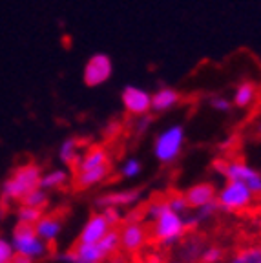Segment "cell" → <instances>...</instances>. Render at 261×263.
I'll return each mask as SVG.
<instances>
[{
  "label": "cell",
  "mask_w": 261,
  "mask_h": 263,
  "mask_svg": "<svg viewBox=\"0 0 261 263\" xmlns=\"http://www.w3.org/2000/svg\"><path fill=\"white\" fill-rule=\"evenodd\" d=\"M144 223H150V239L161 249L177 247L188 234L187 216L177 214L168 206L166 197L157 196L141 209Z\"/></svg>",
  "instance_id": "cell-1"
},
{
  "label": "cell",
  "mask_w": 261,
  "mask_h": 263,
  "mask_svg": "<svg viewBox=\"0 0 261 263\" xmlns=\"http://www.w3.org/2000/svg\"><path fill=\"white\" fill-rule=\"evenodd\" d=\"M73 185L79 190H90L106 183L111 174V157L104 144H90L84 148L73 164Z\"/></svg>",
  "instance_id": "cell-2"
},
{
  "label": "cell",
  "mask_w": 261,
  "mask_h": 263,
  "mask_svg": "<svg viewBox=\"0 0 261 263\" xmlns=\"http://www.w3.org/2000/svg\"><path fill=\"white\" fill-rule=\"evenodd\" d=\"M44 170L37 163L18 164L2 183H0V201L4 205L22 203L24 197L35 189H41V177Z\"/></svg>",
  "instance_id": "cell-3"
},
{
  "label": "cell",
  "mask_w": 261,
  "mask_h": 263,
  "mask_svg": "<svg viewBox=\"0 0 261 263\" xmlns=\"http://www.w3.org/2000/svg\"><path fill=\"white\" fill-rule=\"evenodd\" d=\"M121 251L119 232L111 230L106 238L99 243H75L71 249H66L55 254L61 263H106Z\"/></svg>",
  "instance_id": "cell-4"
},
{
  "label": "cell",
  "mask_w": 261,
  "mask_h": 263,
  "mask_svg": "<svg viewBox=\"0 0 261 263\" xmlns=\"http://www.w3.org/2000/svg\"><path fill=\"white\" fill-rule=\"evenodd\" d=\"M214 170L225 181L245 185L256 197H261V170L239 157H221L214 161Z\"/></svg>",
  "instance_id": "cell-5"
},
{
  "label": "cell",
  "mask_w": 261,
  "mask_h": 263,
  "mask_svg": "<svg viewBox=\"0 0 261 263\" xmlns=\"http://www.w3.org/2000/svg\"><path fill=\"white\" fill-rule=\"evenodd\" d=\"M184 143H187V132L183 124H168L155 136L152 152L161 164H174L183 154Z\"/></svg>",
  "instance_id": "cell-6"
},
{
  "label": "cell",
  "mask_w": 261,
  "mask_h": 263,
  "mask_svg": "<svg viewBox=\"0 0 261 263\" xmlns=\"http://www.w3.org/2000/svg\"><path fill=\"white\" fill-rule=\"evenodd\" d=\"M119 232V243H121V251L128 254L143 251L146 243L150 241V230L143 219L141 209L130 210L124 214L123 225L117 229Z\"/></svg>",
  "instance_id": "cell-7"
},
{
  "label": "cell",
  "mask_w": 261,
  "mask_h": 263,
  "mask_svg": "<svg viewBox=\"0 0 261 263\" xmlns=\"http://www.w3.org/2000/svg\"><path fill=\"white\" fill-rule=\"evenodd\" d=\"M9 241H11L15 256H21L33 263L48 258L49 254V245L35 232L33 227L15 225L11 236H9Z\"/></svg>",
  "instance_id": "cell-8"
},
{
  "label": "cell",
  "mask_w": 261,
  "mask_h": 263,
  "mask_svg": "<svg viewBox=\"0 0 261 263\" xmlns=\"http://www.w3.org/2000/svg\"><path fill=\"white\" fill-rule=\"evenodd\" d=\"M257 197L241 183H232V181H225V185L217 189L216 203L219 210L229 214L245 212L252 209Z\"/></svg>",
  "instance_id": "cell-9"
},
{
  "label": "cell",
  "mask_w": 261,
  "mask_h": 263,
  "mask_svg": "<svg viewBox=\"0 0 261 263\" xmlns=\"http://www.w3.org/2000/svg\"><path fill=\"white\" fill-rule=\"evenodd\" d=\"M144 192L141 189H123L104 192L95 199V205L99 210L102 209H117V210H135L143 203Z\"/></svg>",
  "instance_id": "cell-10"
},
{
  "label": "cell",
  "mask_w": 261,
  "mask_h": 263,
  "mask_svg": "<svg viewBox=\"0 0 261 263\" xmlns=\"http://www.w3.org/2000/svg\"><path fill=\"white\" fill-rule=\"evenodd\" d=\"M111 73H114V62H111L110 55L106 53H94L84 64V71H82V81L86 86L97 88L104 82L110 81Z\"/></svg>",
  "instance_id": "cell-11"
},
{
  "label": "cell",
  "mask_w": 261,
  "mask_h": 263,
  "mask_svg": "<svg viewBox=\"0 0 261 263\" xmlns=\"http://www.w3.org/2000/svg\"><path fill=\"white\" fill-rule=\"evenodd\" d=\"M121 103H123L124 111L134 117L146 115L152 111V93L141 86L128 84L121 91Z\"/></svg>",
  "instance_id": "cell-12"
},
{
  "label": "cell",
  "mask_w": 261,
  "mask_h": 263,
  "mask_svg": "<svg viewBox=\"0 0 261 263\" xmlns=\"http://www.w3.org/2000/svg\"><path fill=\"white\" fill-rule=\"evenodd\" d=\"M111 230H117V229H111L108 219L104 218V214L99 210V212L91 214L90 218L84 221L81 232H79L77 243H99L106 238Z\"/></svg>",
  "instance_id": "cell-13"
},
{
  "label": "cell",
  "mask_w": 261,
  "mask_h": 263,
  "mask_svg": "<svg viewBox=\"0 0 261 263\" xmlns=\"http://www.w3.org/2000/svg\"><path fill=\"white\" fill-rule=\"evenodd\" d=\"M207 245V239L201 232H190L176 247V259H179L181 263H199L201 254Z\"/></svg>",
  "instance_id": "cell-14"
},
{
  "label": "cell",
  "mask_w": 261,
  "mask_h": 263,
  "mask_svg": "<svg viewBox=\"0 0 261 263\" xmlns=\"http://www.w3.org/2000/svg\"><path fill=\"white\" fill-rule=\"evenodd\" d=\"M217 196V189L208 183V181H201V183H196L190 189L184 192V197H187V203L190 206V210L194 209H201V206L208 205V203L216 201Z\"/></svg>",
  "instance_id": "cell-15"
},
{
  "label": "cell",
  "mask_w": 261,
  "mask_h": 263,
  "mask_svg": "<svg viewBox=\"0 0 261 263\" xmlns=\"http://www.w3.org/2000/svg\"><path fill=\"white\" fill-rule=\"evenodd\" d=\"M35 232L48 243L49 247L55 245L57 239L62 234V219L59 218L57 214H42V218L35 223Z\"/></svg>",
  "instance_id": "cell-16"
},
{
  "label": "cell",
  "mask_w": 261,
  "mask_h": 263,
  "mask_svg": "<svg viewBox=\"0 0 261 263\" xmlns=\"http://www.w3.org/2000/svg\"><path fill=\"white\" fill-rule=\"evenodd\" d=\"M179 101H181V95L176 88L163 86L152 93V111H154V114L170 111L179 104Z\"/></svg>",
  "instance_id": "cell-17"
},
{
  "label": "cell",
  "mask_w": 261,
  "mask_h": 263,
  "mask_svg": "<svg viewBox=\"0 0 261 263\" xmlns=\"http://www.w3.org/2000/svg\"><path fill=\"white\" fill-rule=\"evenodd\" d=\"M73 179L69 168L66 166H57V168H49L46 172H42L41 177V189L46 192H53V190H61L66 185H69Z\"/></svg>",
  "instance_id": "cell-18"
},
{
  "label": "cell",
  "mask_w": 261,
  "mask_h": 263,
  "mask_svg": "<svg viewBox=\"0 0 261 263\" xmlns=\"http://www.w3.org/2000/svg\"><path fill=\"white\" fill-rule=\"evenodd\" d=\"M219 212V206L217 203H208V205L201 206V209H194L187 214V223H188V229L190 232H199L201 227H204L207 223L214 221V218L217 216Z\"/></svg>",
  "instance_id": "cell-19"
},
{
  "label": "cell",
  "mask_w": 261,
  "mask_h": 263,
  "mask_svg": "<svg viewBox=\"0 0 261 263\" xmlns=\"http://www.w3.org/2000/svg\"><path fill=\"white\" fill-rule=\"evenodd\" d=\"M82 150L84 148L81 146V141L77 137H66L62 139V143L59 144V150H57V157H59V163L66 168H73V164L77 163V159L81 157Z\"/></svg>",
  "instance_id": "cell-20"
},
{
  "label": "cell",
  "mask_w": 261,
  "mask_h": 263,
  "mask_svg": "<svg viewBox=\"0 0 261 263\" xmlns=\"http://www.w3.org/2000/svg\"><path fill=\"white\" fill-rule=\"evenodd\" d=\"M257 101V86L252 81H243L239 82L234 90L232 95V104L239 110H249L254 106Z\"/></svg>",
  "instance_id": "cell-21"
},
{
  "label": "cell",
  "mask_w": 261,
  "mask_h": 263,
  "mask_svg": "<svg viewBox=\"0 0 261 263\" xmlns=\"http://www.w3.org/2000/svg\"><path fill=\"white\" fill-rule=\"evenodd\" d=\"M225 263H261V241L245 243L237 247Z\"/></svg>",
  "instance_id": "cell-22"
},
{
  "label": "cell",
  "mask_w": 261,
  "mask_h": 263,
  "mask_svg": "<svg viewBox=\"0 0 261 263\" xmlns=\"http://www.w3.org/2000/svg\"><path fill=\"white\" fill-rule=\"evenodd\" d=\"M42 210L37 209H31L28 205H18L15 210V219H16V225H24V227H35V223L42 218Z\"/></svg>",
  "instance_id": "cell-23"
},
{
  "label": "cell",
  "mask_w": 261,
  "mask_h": 263,
  "mask_svg": "<svg viewBox=\"0 0 261 263\" xmlns=\"http://www.w3.org/2000/svg\"><path fill=\"white\" fill-rule=\"evenodd\" d=\"M143 174V163L137 157H128L119 164V176L123 179H135Z\"/></svg>",
  "instance_id": "cell-24"
},
{
  "label": "cell",
  "mask_w": 261,
  "mask_h": 263,
  "mask_svg": "<svg viewBox=\"0 0 261 263\" xmlns=\"http://www.w3.org/2000/svg\"><path fill=\"white\" fill-rule=\"evenodd\" d=\"M48 203H49V192H46V190H42V189H35L33 192H29L28 196L24 197L22 205H28V206H31V209H37L44 212ZM18 205H21V203H18Z\"/></svg>",
  "instance_id": "cell-25"
},
{
  "label": "cell",
  "mask_w": 261,
  "mask_h": 263,
  "mask_svg": "<svg viewBox=\"0 0 261 263\" xmlns=\"http://www.w3.org/2000/svg\"><path fill=\"white\" fill-rule=\"evenodd\" d=\"M225 261H227V254H225L223 247L210 245V243L204 247V251L199 259V263H225Z\"/></svg>",
  "instance_id": "cell-26"
},
{
  "label": "cell",
  "mask_w": 261,
  "mask_h": 263,
  "mask_svg": "<svg viewBox=\"0 0 261 263\" xmlns=\"http://www.w3.org/2000/svg\"><path fill=\"white\" fill-rule=\"evenodd\" d=\"M166 197V203L168 206H170L174 212L177 214H183V216H187L188 212H190V206H188L187 203V197H184V192H170Z\"/></svg>",
  "instance_id": "cell-27"
},
{
  "label": "cell",
  "mask_w": 261,
  "mask_h": 263,
  "mask_svg": "<svg viewBox=\"0 0 261 263\" xmlns=\"http://www.w3.org/2000/svg\"><path fill=\"white\" fill-rule=\"evenodd\" d=\"M207 101L208 106L212 108L214 111H219V114H230L234 108L232 99H227L225 95H210Z\"/></svg>",
  "instance_id": "cell-28"
},
{
  "label": "cell",
  "mask_w": 261,
  "mask_h": 263,
  "mask_svg": "<svg viewBox=\"0 0 261 263\" xmlns=\"http://www.w3.org/2000/svg\"><path fill=\"white\" fill-rule=\"evenodd\" d=\"M154 124V117L150 114L146 115H139V117H134V123H132V130H134L135 136H144L148 130Z\"/></svg>",
  "instance_id": "cell-29"
},
{
  "label": "cell",
  "mask_w": 261,
  "mask_h": 263,
  "mask_svg": "<svg viewBox=\"0 0 261 263\" xmlns=\"http://www.w3.org/2000/svg\"><path fill=\"white\" fill-rule=\"evenodd\" d=\"M15 259V251H13L9 238L0 236V263H11Z\"/></svg>",
  "instance_id": "cell-30"
},
{
  "label": "cell",
  "mask_w": 261,
  "mask_h": 263,
  "mask_svg": "<svg viewBox=\"0 0 261 263\" xmlns=\"http://www.w3.org/2000/svg\"><path fill=\"white\" fill-rule=\"evenodd\" d=\"M143 263H181V261H179V259H176V258H172V259L164 258L161 252H152V254L144 256Z\"/></svg>",
  "instance_id": "cell-31"
},
{
  "label": "cell",
  "mask_w": 261,
  "mask_h": 263,
  "mask_svg": "<svg viewBox=\"0 0 261 263\" xmlns=\"http://www.w3.org/2000/svg\"><path fill=\"white\" fill-rule=\"evenodd\" d=\"M254 134L257 137H261V115L256 119V123H254Z\"/></svg>",
  "instance_id": "cell-32"
},
{
  "label": "cell",
  "mask_w": 261,
  "mask_h": 263,
  "mask_svg": "<svg viewBox=\"0 0 261 263\" xmlns=\"http://www.w3.org/2000/svg\"><path fill=\"white\" fill-rule=\"evenodd\" d=\"M234 141H236L234 137H229V139H225L223 143H221V148H223V150H225V148H230V146H232Z\"/></svg>",
  "instance_id": "cell-33"
},
{
  "label": "cell",
  "mask_w": 261,
  "mask_h": 263,
  "mask_svg": "<svg viewBox=\"0 0 261 263\" xmlns=\"http://www.w3.org/2000/svg\"><path fill=\"white\" fill-rule=\"evenodd\" d=\"M11 263H33V261H29V259H26V258H21V256H15V259H13Z\"/></svg>",
  "instance_id": "cell-34"
}]
</instances>
